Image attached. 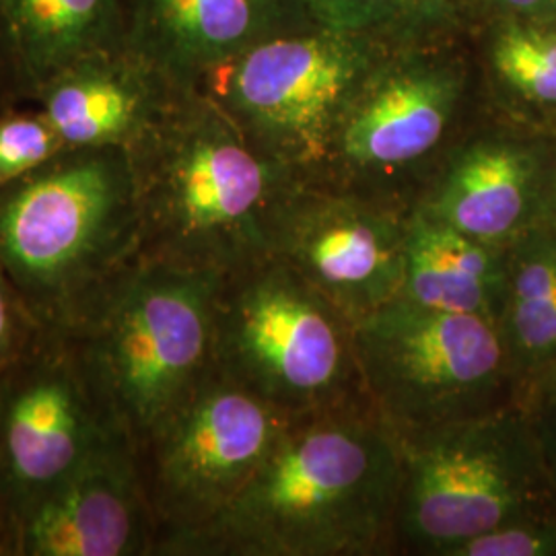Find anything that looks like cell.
Returning <instances> with one entry per match:
<instances>
[{
	"mask_svg": "<svg viewBox=\"0 0 556 556\" xmlns=\"http://www.w3.org/2000/svg\"><path fill=\"white\" fill-rule=\"evenodd\" d=\"M523 408L530 415L546 470L556 486V371L538 386Z\"/></svg>",
	"mask_w": 556,
	"mask_h": 556,
	"instance_id": "d4e9b609",
	"label": "cell"
},
{
	"mask_svg": "<svg viewBox=\"0 0 556 556\" xmlns=\"http://www.w3.org/2000/svg\"><path fill=\"white\" fill-rule=\"evenodd\" d=\"M124 43L179 87L254 43L314 25L301 0H122Z\"/></svg>",
	"mask_w": 556,
	"mask_h": 556,
	"instance_id": "9a60e30c",
	"label": "cell"
},
{
	"mask_svg": "<svg viewBox=\"0 0 556 556\" xmlns=\"http://www.w3.org/2000/svg\"><path fill=\"white\" fill-rule=\"evenodd\" d=\"M301 4L314 25L337 31L388 38L422 27L406 0H301Z\"/></svg>",
	"mask_w": 556,
	"mask_h": 556,
	"instance_id": "7402d4cb",
	"label": "cell"
},
{
	"mask_svg": "<svg viewBox=\"0 0 556 556\" xmlns=\"http://www.w3.org/2000/svg\"><path fill=\"white\" fill-rule=\"evenodd\" d=\"M66 149L40 108L0 110V188L27 176Z\"/></svg>",
	"mask_w": 556,
	"mask_h": 556,
	"instance_id": "44dd1931",
	"label": "cell"
},
{
	"mask_svg": "<svg viewBox=\"0 0 556 556\" xmlns=\"http://www.w3.org/2000/svg\"><path fill=\"white\" fill-rule=\"evenodd\" d=\"M355 344L369 404L396 435L519 404L493 319L396 298L358 321Z\"/></svg>",
	"mask_w": 556,
	"mask_h": 556,
	"instance_id": "ba28073f",
	"label": "cell"
},
{
	"mask_svg": "<svg viewBox=\"0 0 556 556\" xmlns=\"http://www.w3.org/2000/svg\"><path fill=\"white\" fill-rule=\"evenodd\" d=\"M215 367L287 417L371 408L355 324L270 254L223 275Z\"/></svg>",
	"mask_w": 556,
	"mask_h": 556,
	"instance_id": "5b68a950",
	"label": "cell"
},
{
	"mask_svg": "<svg viewBox=\"0 0 556 556\" xmlns=\"http://www.w3.org/2000/svg\"><path fill=\"white\" fill-rule=\"evenodd\" d=\"M480 119L472 71L462 54L388 50L344 105L318 172L303 181L410 213L447 153Z\"/></svg>",
	"mask_w": 556,
	"mask_h": 556,
	"instance_id": "52a82bcc",
	"label": "cell"
},
{
	"mask_svg": "<svg viewBox=\"0 0 556 556\" xmlns=\"http://www.w3.org/2000/svg\"><path fill=\"white\" fill-rule=\"evenodd\" d=\"M507 250L408 213L400 298L429 309L497 321L505 295Z\"/></svg>",
	"mask_w": 556,
	"mask_h": 556,
	"instance_id": "ac0fdd59",
	"label": "cell"
},
{
	"mask_svg": "<svg viewBox=\"0 0 556 556\" xmlns=\"http://www.w3.org/2000/svg\"><path fill=\"white\" fill-rule=\"evenodd\" d=\"M408 213L298 179L280 200L270 256L357 326L400 298Z\"/></svg>",
	"mask_w": 556,
	"mask_h": 556,
	"instance_id": "7c38bea8",
	"label": "cell"
},
{
	"mask_svg": "<svg viewBox=\"0 0 556 556\" xmlns=\"http://www.w3.org/2000/svg\"><path fill=\"white\" fill-rule=\"evenodd\" d=\"M498 330L507 349L517 400L556 371V227L507 248L505 295Z\"/></svg>",
	"mask_w": 556,
	"mask_h": 556,
	"instance_id": "d6986e66",
	"label": "cell"
},
{
	"mask_svg": "<svg viewBox=\"0 0 556 556\" xmlns=\"http://www.w3.org/2000/svg\"><path fill=\"white\" fill-rule=\"evenodd\" d=\"M43 330L0 260V367L27 353Z\"/></svg>",
	"mask_w": 556,
	"mask_h": 556,
	"instance_id": "cb8c5ba5",
	"label": "cell"
},
{
	"mask_svg": "<svg viewBox=\"0 0 556 556\" xmlns=\"http://www.w3.org/2000/svg\"><path fill=\"white\" fill-rule=\"evenodd\" d=\"M155 546L137 445L114 429L21 517L7 556H155Z\"/></svg>",
	"mask_w": 556,
	"mask_h": 556,
	"instance_id": "5bb4252c",
	"label": "cell"
},
{
	"mask_svg": "<svg viewBox=\"0 0 556 556\" xmlns=\"http://www.w3.org/2000/svg\"><path fill=\"white\" fill-rule=\"evenodd\" d=\"M223 275L139 256L66 330L137 447L215 369Z\"/></svg>",
	"mask_w": 556,
	"mask_h": 556,
	"instance_id": "277c9868",
	"label": "cell"
},
{
	"mask_svg": "<svg viewBox=\"0 0 556 556\" xmlns=\"http://www.w3.org/2000/svg\"><path fill=\"white\" fill-rule=\"evenodd\" d=\"M139 256L124 149H64L0 188V260L43 328L73 330Z\"/></svg>",
	"mask_w": 556,
	"mask_h": 556,
	"instance_id": "3957f363",
	"label": "cell"
},
{
	"mask_svg": "<svg viewBox=\"0 0 556 556\" xmlns=\"http://www.w3.org/2000/svg\"><path fill=\"white\" fill-rule=\"evenodd\" d=\"M383 36L318 25L254 43L199 83L260 153L314 178L344 105L388 52Z\"/></svg>",
	"mask_w": 556,
	"mask_h": 556,
	"instance_id": "9c48e42d",
	"label": "cell"
},
{
	"mask_svg": "<svg viewBox=\"0 0 556 556\" xmlns=\"http://www.w3.org/2000/svg\"><path fill=\"white\" fill-rule=\"evenodd\" d=\"M126 153L142 258L229 273L270 254L275 213L299 178L260 153L202 89H178Z\"/></svg>",
	"mask_w": 556,
	"mask_h": 556,
	"instance_id": "7a4b0ae2",
	"label": "cell"
},
{
	"mask_svg": "<svg viewBox=\"0 0 556 556\" xmlns=\"http://www.w3.org/2000/svg\"><path fill=\"white\" fill-rule=\"evenodd\" d=\"M402 478L374 408L293 418L219 516L163 556H388Z\"/></svg>",
	"mask_w": 556,
	"mask_h": 556,
	"instance_id": "6da1fadb",
	"label": "cell"
},
{
	"mask_svg": "<svg viewBox=\"0 0 556 556\" xmlns=\"http://www.w3.org/2000/svg\"><path fill=\"white\" fill-rule=\"evenodd\" d=\"M484 66L489 118L556 139V20L503 17Z\"/></svg>",
	"mask_w": 556,
	"mask_h": 556,
	"instance_id": "ffe728a7",
	"label": "cell"
},
{
	"mask_svg": "<svg viewBox=\"0 0 556 556\" xmlns=\"http://www.w3.org/2000/svg\"><path fill=\"white\" fill-rule=\"evenodd\" d=\"M122 429L66 330L46 328L0 367V556L46 493Z\"/></svg>",
	"mask_w": 556,
	"mask_h": 556,
	"instance_id": "8fae6325",
	"label": "cell"
},
{
	"mask_svg": "<svg viewBox=\"0 0 556 556\" xmlns=\"http://www.w3.org/2000/svg\"><path fill=\"white\" fill-rule=\"evenodd\" d=\"M445 556H556V509L470 538Z\"/></svg>",
	"mask_w": 556,
	"mask_h": 556,
	"instance_id": "603a6c76",
	"label": "cell"
},
{
	"mask_svg": "<svg viewBox=\"0 0 556 556\" xmlns=\"http://www.w3.org/2000/svg\"><path fill=\"white\" fill-rule=\"evenodd\" d=\"M181 89L126 43L83 54L48 80L31 105L52 122L66 149L137 144Z\"/></svg>",
	"mask_w": 556,
	"mask_h": 556,
	"instance_id": "2e32d148",
	"label": "cell"
},
{
	"mask_svg": "<svg viewBox=\"0 0 556 556\" xmlns=\"http://www.w3.org/2000/svg\"><path fill=\"white\" fill-rule=\"evenodd\" d=\"M291 420L215 367L137 447L157 523L155 555L219 516Z\"/></svg>",
	"mask_w": 556,
	"mask_h": 556,
	"instance_id": "30bf717a",
	"label": "cell"
},
{
	"mask_svg": "<svg viewBox=\"0 0 556 556\" xmlns=\"http://www.w3.org/2000/svg\"><path fill=\"white\" fill-rule=\"evenodd\" d=\"M503 17L556 20V0H486Z\"/></svg>",
	"mask_w": 556,
	"mask_h": 556,
	"instance_id": "484cf974",
	"label": "cell"
},
{
	"mask_svg": "<svg viewBox=\"0 0 556 556\" xmlns=\"http://www.w3.org/2000/svg\"><path fill=\"white\" fill-rule=\"evenodd\" d=\"M410 213L495 248L556 227V139L482 118L439 165Z\"/></svg>",
	"mask_w": 556,
	"mask_h": 556,
	"instance_id": "4fadbf2b",
	"label": "cell"
},
{
	"mask_svg": "<svg viewBox=\"0 0 556 556\" xmlns=\"http://www.w3.org/2000/svg\"><path fill=\"white\" fill-rule=\"evenodd\" d=\"M124 43L122 0H0V110L87 52Z\"/></svg>",
	"mask_w": 556,
	"mask_h": 556,
	"instance_id": "e0dca14e",
	"label": "cell"
},
{
	"mask_svg": "<svg viewBox=\"0 0 556 556\" xmlns=\"http://www.w3.org/2000/svg\"><path fill=\"white\" fill-rule=\"evenodd\" d=\"M397 441L394 555L445 556L470 538L556 509L555 482L521 404Z\"/></svg>",
	"mask_w": 556,
	"mask_h": 556,
	"instance_id": "8992f818",
	"label": "cell"
}]
</instances>
